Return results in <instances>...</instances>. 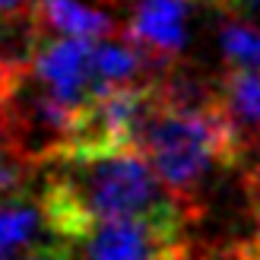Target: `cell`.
Returning <instances> with one entry per match:
<instances>
[{
	"mask_svg": "<svg viewBox=\"0 0 260 260\" xmlns=\"http://www.w3.org/2000/svg\"><path fill=\"white\" fill-rule=\"evenodd\" d=\"M42 222H45L42 203H38V210L32 203H22V200L4 203L0 206V248L16 251L22 244H29Z\"/></svg>",
	"mask_w": 260,
	"mask_h": 260,
	"instance_id": "cell-8",
	"label": "cell"
},
{
	"mask_svg": "<svg viewBox=\"0 0 260 260\" xmlns=\"http://www.w3.org/2000/svg\"><path fill=\"white\" fill-rule=\"evenodd\" d=\"M29 76H32L29 57H7L4 51H0V102L16 99Z\"/></svg>",
	"mask_w": 260,
	"mask_h": 260,
	"instance_id": "cell-11",
	"label": "cell"
},
{
	"mask_svg": "<svg viewBox=\"0 0 260 260\" xmlns=\"http://www.w3.org/2000/svg\"><path fill=\"white\" fill-rule=\"evenodd\" d=\"M162 184L190 210L206 178L219 168L238 165L244 134L229 114L219 89L178 76L172 70L155 80V105L137 137Z\"/></svg>",
	"mask_w": 260,
	"mask_h": 260,
	"instance_id": "cell-2",
	"label": "cell"
},
{
	"mask_svg": "<svg viewBox=\"0 0 260 260\" xmlns=\"http://www.w3.org/2000/svg\"><path fill=\"white\" fill-rule=\"evenodd\" d=\"M219 95H222L229 114L241 127V134L260 137V70L251 67H232L219 80Z\"/></svg>",
	"mask_w": 260,
	"mask_h": 260,
	"instance_id": "cell-7",
	"label": "cell"
},
{
	"mask_svg": "<svg viewBox=\"0 0 260 260\" xmlns=\"http://www.w3.org/2000/svg\"><path fill=\"white\" fill-rule=\"evenodd\" d=\"M35 172H38V162L25 149L0 146V206L22 200Z\"/></svg>",
	"mask_w": 260,
	"mask_h": 260,
	"instance_id": "cell-9",
	"label": "cell"
},
{
	"mask_svg": "<svg viewBox=\"0 0 260 260\" xmlns=\"http://www.w3.org/2000/svg\"><path fill=\"white\" fill-rule=\"evenodd\" d=\"M25 260H73V257H70L67 248H38V251H32Z\"/></svg>",
	"mask_w": 260,
	"mask_h": 260,
	"instance_id": "cell-13",
	"label": "cell"
},
{
	"mask_svg": "<svg viewBox=\"0 0 260 260\" xmlns=\"http://www.w3.org/2000/svg\"><path fill=\"white\" fill-rule=\"evenodd\" d=\"M7 254H10V251H7V248H0V260H7Z\"/></svg>",
	"mask_w": 260,
	"mask_h": 260,
	"instance_id": "cell-15",
	"label": "cell"
},
{
	"mask_svg": "<svg viewBox=\"0 0 260 260\" xmlns=\"http://www.w3.org/2000/svg\"><path fill=\"white\" fill-rule=\"evenodd\" d=\"M38 0H0V25H25L32 29Z\"/></svg>",
	"mask_w": 260,
	"mask_h": 260,
	"instance_id": "cell-12",
	"label": "cell"
},
{
	"mask_svg": "<svg viewBox=\"0 0 260 260\" xmlns=\"http://www.w3.org/2000/svg\"><path fill=\"white\" fill-rule=\"evenodd\" d=\"M222 54L232 67L260 70V29L248 22H229L222 29Z\"/></svg>",
	"mask_w": 260,
	"mask_h": 260,
	"instance_id": "cell-10",
	"label": "cell"
},
{
	"mask_svg": "<svg viewBox=\"0 0 260 260\" xmlns=\"http://www.w3.org/2000/svg\"><path fill=\"white\" fill-rule=\"evenodd\" d=\"M130 10L124 35L146 51L162 73L172 70L184 48V22L190 0H124Z\"/></svg>",
	"mask_w": 260,
	"mask_h": 260,
	"instance_id": "cell-5",
	"label": "cell"
},
{
	"mask_svg": "<svg viewBox=\"0 0 260 260\" xmlns=\"http://www.w3.org/2000/svg\"><path fill=\"white\" fill-rule=\"evenodd\" d=\"M29 54H32L29 57L32 76L51 95L86 108L89 99L99 92L95 63H92V54H95L92 38H76V35L42 38L38 35V38H32Z\"/></svg>",
	"mask_w": 260,
	"mask_h": 260,
	"instance_id": "cell-4",
	"label": "cell"
},
{
	"mask_svg": "<svg viewBox=\"0 0 260 260\" xmlns=\"http://www.w3.org/2000/svg\"><path fill=\"white\" fill-rule=\"evenodd\" d=\"M32 32H54V35H76V38H108L118 32V25L108 13L83 7L80 0H38Z\"/></svg>",
	"mask_w": 260,
	"mask_h": 260,
	"instance_id": "cell-6",
	"label": "cell"
},
{
	"mask_svg": "<svg viewBox=\"0 0 260 260\" xmlns=\"http://www.w3.org/2000/svg\"><path fill=\"white\" fill-rule=\"evenodd\" d=\"M45 225L67 244L99 219H152L187 225L190 210L162 184L140 146L67 152L48 162Z\"/></svg>",
	"mask_w": 260,
	"mask_h": 260,
	"instance_id": "cell-1",
	"label": "cell"
},
{
	"mask_svg": "<svg viewBox=\"0 0 260 260\" xmlns=\"http://www.w3.org/2000/svg\"><path fill=\"white\" fill-rule=\"evenodd\" d=\"M257 4H260V0H257Z\"/></svg>",
	"mask_w": 260,
	"mask_h": 260,
	"instance_id": "cell-16",
	"label": "cell"
},
{
	"mask_svg": "<svg viewBox=\"0 0 260 260\" xmlns=\"http://www.w3.org/2000/svg\"><path fill=\"white\" fill-rule=\"evenodd\" d=\"M63 248L73 260H193L184 229L152 219H99Z\"/></svg>",
	"mask_w": 260,
	"mask_h": 260,
	"instance_id": "cell-3",
	"label": "cell"
},
{
	"mask_svg": "<svg viewBox=\"0 0 260 260\" xmlns=\"http://www.w3.org/2000/svg\"><path fill=\"white\" fill-rule=\"evenodd\" d=\"M225 260H260V251L254 248L251 241H244V244H238L235 251H229V254H225Z\"/></svg>",
	"mask_w": 260,
	"mask_h": 260,
	"instance_id": "cell-14",
	"label": "cell"
}]
</instances>
